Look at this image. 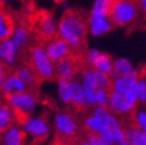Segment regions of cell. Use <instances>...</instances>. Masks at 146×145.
<instances>
[{
    "instance_id": "obj_8",
    "label": "cell",
    "mask_w": 146,
    "mask_h": 145,
    "mask_svg": "<svg viewBox=\"0 0 146 145\" xmlns=\"http://www.w3.org/2000/svg\"><path fill=\"white\" fill-rule=\"evenodd\" d=\"M54 126L60 134L70 137L75 134L77 130V122L71 114L67 112H57L54 117Z\"/></svg>"
},
{
    "instance_id": "obj_36",
    "label": "cell",
    "mask_w": 146,
    "mask_h": 145,
    "mask_svg": "<svg viewBox=\"0 0 146 145\" xmlns=\"http://www.w3.org/2000/svg\"><path fill=\"white\" fill-rule=\"evenodd\" d=\"M140 77L145 78L146 80V63L144 64V67L141 68V71H140Z\"/></svg>"
},
{
    "instance_id": "obj_9",
    "label": "cell",
    "mask_w": 146,
    "mask_h": 145,
    "mask_svg": "<svg viewBox=\"0 0 146 145\" xmlns=\"http://www.w3.org/2000/svg\"><path fill=\"white\" fill-rule=\"evenodd\" d=\"M70 49L71 48L69 47L68 43L60 37H55L54 39L49 41V43L45 47L46 54L54 63L61 61L62 59H64V57L69 56Z\"/></svg>"
},
{
    "instance_id": "obj_35",
    "label": "cell",
    "mask_w": 146,
    "mask_h": 145,
    "mask_svg": "<svg viewBox=\"0 0 146 145\" xmlns=\"http://www.w3.org/2000/svg\"><path fill=\"white\" fill-rule=\"evenodd\" d=\"M138 1V5H139V9H140V12L145 16L146 18V0H137Z\"/></svg>"
},
{
    "instance_id": "obj_25",
    "label": "cell",
    "mask_w": 146,
    "mask_h": 145,
    "mask_svg": "<svg viewBox=\"0 0 146 145\" xmlns=\"http://www.w3.org/2000/svg\"><path fill=\"white\" fill-rule=\"evenodd\" d=\"M94 74H95L98 88H104V89L112 90V84H113L112 75H108V74H106V72H102V71H99V70H95V69H94Z\"/></svg>"
},
{
    "instance_id": "obj_32",
    "label": "cell",
    "mask_w": 146,
    "mask_h": 145,
    "mask_svg": "<svg viewBox=\"0 0 146 145\" xmlns=\"http://www.w3.org/2000/svg\"><path fill=\"white\" fill-rule=\"evenodd\" d=\"M93 106H96L95 90L86 89V92H84V107H93Z\"/></svg>"
},
{
    "instance_id": "obj_37",
    "label": "cell",
    "mask_w": 146,
    "mask_h": 145,
    "mask_svg": "<svg viewBox=\"0 0 146 145\" xmlns=\"http://www.w3.org/2000/svg\"><path fill=\"white\" fill-rule=\"evenodd\" d=\"M10 0H0V4H6V3H9Z\"/></svg>"
},
{
    "instance_id": "obj_29",
    "label": "cell",
    "mask_w": 146,
    "mask_h": 145,
    "mask_svg": "<svg viewBox=\"0 0 146 145\" xmlns=\"http://www.w3.org/2000/svg\"><path fill=\"white\" fill-rule=\"evenodd\" d=\"M16 74L23 80L26 84H32L35 82V76L32 70H30L27 67H18L16 70Z\"/></svg>"
},
{
    "instance_id": "obj_13",
    "label": "cell",
    "mask_w": 146,
    "mask_h": 145,
    "mask_svg": "<svg viewBox=\"0 0 146 145\" xmlns=\"http://www.w3.org/2000/svg\"><path fill=\"white\" fill-rule=\"evenodd\" d=\"M26 89V83L21 80L16 72L11 75H7L4 84L1 87V90L9 95V94H13V93H20V92H25Z\"/></svg>"
},
{
    "instance_id": "obj_40",
    "label": "cell",
    "mask_w": 146,
    "mask_h": 145,
    "mask_svg": "<svg viewBox=\"0 0 146 145\" xmlns=\"http://www.w3.org/2000/svg\"><path fill=\"white\" fill-rule=\"evenodd\" d=\"M145 143H146V132H145Z\"/></svg>"
},
{
    "instance_id": "obj_3",
    "label": "cell",
    "mask_w": 146,
    "mask_h": 145,
    "mask_svg": "<svg viewBox=\"0 0 146 145\" xmlns=\"http://www.w3.org/2000/svg\"><path fill=\"white\" fill-rule=\"evenodd\" d=\"M31 61L35 70L43 78H52L55 74V63L50 60L46 50L40 45H35L31 48Z\"/></svg>"
},
{
    "instance_id": "obj_11",
    "label": "cell",
    "mask_w": 146,
    "mask_h": 145,
    "mask_svg": "<svg viewBox=\"0 0 146 145\" xmlns=\"http://www.w3.org/2000/svg\"><path fill=\"white\" fill-rule=\"evenodd\" d=\"M106 107L108 108V111L113 114H125V113L132 112L126 102L123 94L118 93L113 89L109 92V98H108V102H107Z\"/></svg>"
},
{
    "instance_id": "obj_24",
    "label": "cell",
    "mask_w": 146,
    "mask_h": 145,
    "mask_svg": "<svg viewBox=\"0 0 146 145\" xmlns=\"http://www.w3.org/2000/svg\"><path fill=\"white\" fill-rule=\"evenodd\" d=\"M12 124V111L9 106L0 105V132H4Z\"/></svg>"
},
{
    "instance_id": "obj_17",
    "label": "cell",
    "mask_w": 146,
    "mask_h": 145,
    "mask_svg": "<svg viewBox=\"0 0 146 145\" xmlns=\"http://www.w3.org/2000/svg\"><path fill=\"white\" fill-rule=\"evenodd\" d=\"M74 81V80H72ZM72 81L58 78L57 81V93L60 101L63 104H71L72 98Z\"/></svg>"
},
{
    "instance_id": "obj_41",
    "label": "cell",
    "mask_w": 146,
    "mask_h": 145,
    "mask_svg": "<svg viewBox=\"0 0 146 145\" xmlns=\"http://www.w3.org/2000/svg\"><path fill=\"white\" fill-rule=\"evenodd\" d=\"M0 45H1V41H0Z\"/></svg>"
},
{
    "instance_id": "obj_26",
    "label": "cell",
    "mask_w": 146,
    "mask_h": 145,
    "mask_svg": "<svg viewBox=\"0 0 146 145\" xmlns=\"http://www.w3.org/2000/svg\"><path fill=\"white\" fill-rule=\"evenodd\" d=\"M113 1L114 0H95L94 4H93L90 12L99 13V14H105V16L109 17V12H111Z\"/></svg>"
},
{
    "instance_id": "obj_19",
    "label": "cell",
    "mask_w": 146,
    "mask_h": 145,
    "mask_svg": "<svg viewBox=\"0 0 146 145\" xmlns=\"http://www.w3.org/2000/svg\"><path fill=\"white\" fill-rule=\"evenodd\" d=\"M14 30L12 18L4 11H0V41L10 38Z\"/></svg>"
},
{
    "instance_id": "obj_22",
    "label": "cell",
    "mask_w": 146,
    "mask_h": 145,
    "mask_svg": "<svg viewBox=\"0 0 146 145\" xmlns=\"http://www.w3.org/2000/svg\"><path fill=\"white\" fill-rule=\"evenodd\" d=\"M105 125H109V124H107L104 119H101V118L96 117V115H94L93 113L84 119V126H86L87 130H88V132L99 133L100 130Z\"/></svg>"
},
{
    "instance_id": "obj_20",
    "label": "cell",
    "mask_w": 146,
    "mask_h": 145,
    "mask_svg": "<svg viewBox=\"0 0 146 145\" xmlns=\"http://www.w3.org/2000/svg\"><path fill=\"white\" fill-rule=\"evenodd\" d=\"M12 41L14 42V44L17 45L18 50H20L24 45L27 44L29 42V31L24 25H18L14 27L13 33L11 36Z\"/></svg>"
},
{
    "instance_id": "obj_31",
    "label": "cell",
    "mask_w": 146,
    "mask_h": 145,
    "mask_svg": "<svg viewBox=\"0 0 146 145\" xmlns=\"http://www.w3.org/2000/svg\"><path fill=\"white\" fill-rule=\"evenodd\" d=\"M109 92L108 89L104 88H96L95 89V98H96V106H107L108 98H109Z\"/></svg>"
},
{
    "instance_id": "obj_12",
    "label": "cell",
    "mask_w": 146,
    "mask_h": 145,
    "mask_svg": "<svg viewBox=\"0 0 146 145\" xmlns=\"http://www.w3.org/2000/svg\"><path fill=\"white\" fill-rule=\"evenodd\" d=\"M18 51L19 50L11 37L4 39L1 41V45H0V60H1L3 63L12 64L16 61V56Z\"/></svg>"
},
{
    "instance_id": "obj_21",
    "label": "cell",
    "mask_w": 146,
    "mask_h": 145,
    "mask_svg": "<svg viewBox=\"0 0 146 145\" xmlns=\"http://www.w3.org/2000/svg\"><path fill=\"white\" fill-rule=\"evenodd\" d=\"M84 92L86 89L81 82L72 81V98H71V104L75 107H84Z\"/></svg>"
},
{
    "instance_id": "obj_38",
    "label": "cell",
    "mask_w": 146,
    "mask_h": 145,
    "mask_svg": "<svg viewBox=\"0 0 146 145\" xmlns=\"http://www.w3.org/2000/svg\"><path fill=\"white\" fill-rule=\"evenodd\" d=\"M82 145H90V144L88 143V140H83L82 142Z\"/></svg>"
},
{
    "instance_id": "obj_30",
    "label": "cell",
    "mask_w": 146,
    "mask_h": 145,
    "mask_svg": "<svg viewBox=\"0 0 146 145\" xmlns=\"http://www.w3.org/2000/svg\"><path fill=\"white\" fill-rule=\"evenodd\" d=\"M137 95H138V102L146 104V80L139 77L137 81Z\"/></svg>"
},
{
    "instance_id": "obj_6",
    "label": "cell",
    "mask_w": 146,
    "mask_h": 145,
    "mask_svg": "<svg viewBox=\"0 0 146 145\" xmlns=\"http://www.w3.org/2000/svg\"><path fill=\"white\" fill-rule=\"evenodd\" d=\"M37 30L42 38L44 39H54L57 33V24L52 13L42 11L37 16Z\"/></svg>"
},
{
    "instance_id": "obj_27",
    "label": "cell",
    "mask_w": 146,
    "mask_h": 145,
    "mask_svg": "<svg viewBox=\"0 0 146 145\" xmlns=\"http://www.w3.org/2000/svg\"><path fill=\"white\" fill-rule=\"evenodd\" d=\"M132 125L140 128L141 131L146 132V112L144 111H134L132 113Z\"/></svg>"
},
{
    "instance_id": "obj_5",
    "label": "cell",
    "mask_w": 146,
    "mask_h": 145,
    "mask_svg": "<svg viewBox=\"0 0 146 145\" xmlns=\"http://www.w3.org/2000/svg\"><path fill=\"white\" fill-rule=\"evenodd\" d=\"M21 128L26 134H30L36 139L45 138L50 131L48 122L37 115H26L21 122Z\"/></svg>"
},
{
    "instance_id": "obj_1",
    "label": "cell",
    "mask_w": 146,
    "mask_h": 145,
    "mask_svg": "<svg viewBox=\"0 0 146 145\" xmlns=\"http://www.w3.org/2000/svg\"><path fill=\"white\" fill-rule=\"evenodd\" d=\"M88 32V18L82 12L67 10L57 24V35L71 49H81Z\"/></svg>"
},
{
    "instance_id": "obj_7",
    "label": "cell",
    "mask_w": 146,
    "mask_h": 145,
    "mask_svg": "<svg viewBox=\"0 0 146 145\" xmlns=\"http://www.w3.org/2000/svg\"><path fill=\"white\" fill-rule=\"evenodd\" d=\"M114 26L108 16L90 12L88 16V32L93 37H100L109 32Z\"/></svg>"
},
{
    "instance_id": "obj_14",
    "label": "cell",
    "mask_w": 146,
    "mask_h": 145,
    "mask_svg": "<svg viewBox=\"0 0 146 145\" xmlns=\"http://www.w3.org/2000/svg\"><path fill=\"white\" fill-rule=\"evenodd\" d=\"M24 131L18 126H10L6 131L3 132V143L4 145H23Z\"/></svg>"
},
{
    "instance_id": "obj_4",
    "label": "cell",
    "mask_w": 146,
    "mask_h": 145,
    "mask_svg": "<svg viewBox=\"0 0 146 145\" xmlns=\"http://www.w3.org/2000/svg\"><path fill=\"white\" fill-rule=\"evenodd\" d=\"M6 99H7V104L11 106V108L25 115L32 113L36 106H37L36 96L32 93H27V92L9 94V95H6Z\"/></svg>"
},
{
    "instance_id": "obj_39",
    "label": "cell",
    "mask_w": 146,
    "mask_h": 145,
    "mask_svg": "<svg viewBox=\"0 0 146 145\" xmlns=\"http://www.w3.org/2000/svg\"><path fill=\"white\" fill-rule=\"evenodd\" d=\"M74 145H82V143H77V144H74Z\"/></svg>"
},
{
    "instance_id": "obj_16",
    "label": "cell",
    "mask_w": 146,
    "mask_h": 145,
    "mask_svg": "<svg viewBox=\"0 0 146 145\" xmlns=\"http://www.w3.org/2000/svg\"><path fill=\"white\" fill-rule=\"evenodd\" d=\"M113 66H114V61L112 60V57L106 53H100L99 56L96 57L95 62L93 63L92 68L102 72H106L108 75H112Z\"/></svg>"
},
{
    "instance_id": "obj_10",
    "label": "cell",
    "mask_w": 146,
    "mask_h": 145,
    "mask_svg": "<svg viewBox=\"0 0 146 145\" xmlns=\"http://www.w3.org/2000/svg\"><path fill=\"white\" fill-rule=\"evenodd\" d=\"M76 62L72 56H67L55 63V74L57 75L58 78L68 80V81H72L76 74Z\"/></svg>"
},
{
    "instance_id": "obj_23",
    "label": "cell",
    "mask_w": 146,
    "mask_h": 145,
    "mask_svg": "<svg viewBox=\"0 0 146 145\" xmlns=\"http://www.w3.org/2000/svg\"><path fill=\"white\" fill-rule=\"evenodd\" d=\"M81 84L83 86L84 89H89V90H95L98 88L96 80H95V74H94V69L93 68H86L82 71Z\"/></svg>"
},
{
    "instance_id": "obj_2",
    "label": "cell",
    "mask_w": 146,
    "mask_h": 145,
    "mask_svg": "<svg viewBox=\"0 0 146 145\" xmlns=\"http://www.w3.org/2000/svg\"><path fill=\"white\" fill-rule=\"evenodd\" d=\"M139 13L140 9L137 0H114L109 20L114 27H123L134 23Z\"/></svg>"
},
{
    "instance_id": "obj_34",
    "label": "cell",
    "mask_w": 146,
    "mask_h": 145,
    "mask_svg": "<svg viewBox=\"0 0 146 145\" xmlns=\"http://www.w3.org/2000/svg\"><path fill=\"white\" fill-rule=\"evenodd\" d=\"M6 78V75H5V68H4V64L3 62H0V89L4 84V81Z\"/></svg>"
},
{
    "instance_id": "obj_28",
    "label": "cell",
    "mask_w": 146,
    "mask_h": 145,
    "mask_svg": "<svg viewBox=\"0 0 146 145\" xmlns=\"http://www.w3.org/2000/svg\"><path fill=\"white\" fill-rule=\"evenodd\" d=\"M132 83H134V82H132ZM132 83H131L129 81H127L125 77H114L113 78L112 89L115 90V92H118V93L125 94Z\"/></svg>"
},
{
    "instance_id": "obj_33",
    "label": "cell",
    "mask_w": 146,
    "mask_h": 145,
    "mask_svg": "<svg viewBox=\"0 0 146 145\" xmlns=\"http://www.w3.org/2000/svg\"><path fill=\"white\" fill-rule=\"evenodd\" d=\"M100 53H101V51H100V50H98V49H89L88 51L86 53V62H87V64L92 67L93 63L95 62L96 57L99 56Z\"/></svg>"
},
{
    "instance_id": "obj_18",
    "label": "cell",
    "mask_w": 146,
    "mask_h": 145,
    "mask_svg": "<svg viewBox=\"0 0 146 145\" xmlns=\"http://www.w3.org/2000/svg\"><path fill=\"white\" fill-rule=\"evenodd\" d=\"M125 132V137L127 142L131 145H146L145 143V132L141 131L140 128L135 127L134 125L127 126L126 128H123Z\"/></svg>"
},
{
    "instance_id": "obj_15",
    "label": "cell",
    "mask_w": 146,
    "mask_h": 145,
    "mask_svg": "<svg viewBox=\"0 0 146 145\" xmlns=\"http://www.w3.org/2000/svg\"><path fill=\"white\" fill-rule=\"evenodd\" d=\"M137 70L133 68L132 63H131L127 59L123 57H119V59L114 60V66H113V72L112 77H126L131 74H133Z\"/></svg>"
}]
</instances>
